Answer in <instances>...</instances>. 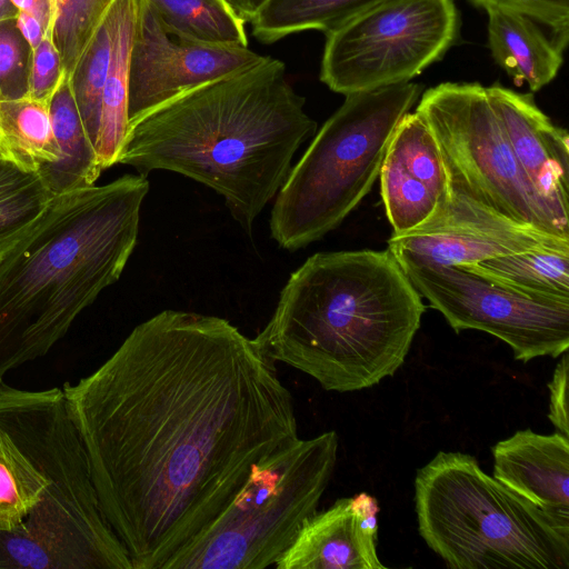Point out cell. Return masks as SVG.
Instances as JSON below:
<instances>
[{"label": "cell", "instance_id": "14", "mask_svg": "<svg viewBox=\"0 0 569 569\" xmlns=\"http://www.w3.org/2000/svg\"><path fill=\"white\" fill-rule=\"evenodd\" d=\"M379 179L392 234L421 226L447 199L449 177L438 141L416 111L397 126Z\"/></svg>", "mask_w": 569, "mask_h": 569}, {"label": "cell", "instance_id": "20", "mask_svg": "<svg viewBox=\"0 0 569 569\" xmlns=\"http://www.w3.org/2000/svg\"><path fill=\"white\" fill-rule=\"evenodd\" d=\"M49 112L59 158L38 171L46 187L57 196L93 186L103 170L80 117L71 77L66 72L50 99Z\"/></svg>", "mask_w": 569, "mask_h": 569}, {"label": "cell", "instance_id": "23", "mask_svg": "<svg viewBox=\"0 0 569 569\" xmlns=\"http://www.w3.org/2000/svg\"><path fill=\"white\" fill-rule=\"evenodd\" d=\"M520 292L569 299V249H541L457 266Z\"/></svg>", "mask_w": 569, "mask_h": 569}, {"label": "cell", "instance_id": "36", "mask_svg": "<svg viewBox=\"0 0 569 569\" xmlns=\"http://www.w3.org/2000/svg\"><path fill=\"white\" fill-rule=\"evenodd\" d=\"M3 254H0V258L2 257Z\"/></svg>", "mask_w": 569, "mask_h": 569}, {"label": "cell", "instance_id": "34", "mask_svg": "<svg viewBox=\"0 0 569 569\" xmlns=\"http://www.w3.org/2000/svg\"><path fill=\"white\" fill-rule=\"evenodd\" d=\"M238 14L249 22L264 0H228Z\"/></svg>", "mask_w": 569, "mask_h": 569}, {"label": "cell", "instance_id": "17", "mask_svg": "<svg viewBox=\"0 0 569 569\" xmlns=\"http://www.w3.org/2000/svg\"><path fill=\"white\" fill-rule=\"evenodd\" d=\"M492 477L552 513L569 517V438L519 430L492 448Z\"/></svg>", "mask_w": 569, "mask_h": 569}, {"label": "cell", "instance_id": "21", "mask_svg": "<svg viewBox=\"0 0 569 569\" xmlns=\"http://www.w3.org/2000/svg\"><path fill=\"white\" fill-rule=\"evenodd\" d=\"M385 0H264L252 19L253 36L272 43L289 34H328Z\"/></svg>", "mask_w": 569, "mask_h": 569}, {"label": "cell", "instance_id": "8", "mask_svg": "<svg viewBox=\"0 0 569 569\" xmlns=\"http://www.w3.org/2000/svg\"><path fill=\"white\" fill-rule=\"evenodd\" d=\"M338 448V435L330 430L297 438L253 463L227 507L166 569L274 567L317 512Z\"/></svg>", "mask_w": 569, "mask_h": 569}, {"label": "cell", "instance_id": "28", "mask_svg": "<svg viewBox=\"0 0 569 569\" xmlns=\"http://www.w3.org/2000/svg\"><path fill=\"white\" fill-rule=\"evenodd\" d=\"M31 51L14 20L0 22V99L27 96Z\"/></svg>", "mask_w": 569, "mask_h": 569}, {"label": "cell", "instance_id": "11", "mask_svg": "<svg viewBox=\"0 0 569 569\" xmlns=\"http://www.w3.org/2000/svg\"><path fill=\"white\" fill-rule=\"evenodd\" d=\"M400 267L456 332H487L506 342L522 362L567 352L569 299L527 295L461 267Z\"/></svg>", "mask_w": 569, "mask_h": 569}, {"label": "cell", "instance_id": "29", "mask_svg": "<svg viewBox=\"0 0 569 569\" xmlns=\"http://www.w3.org/2000/svg\"><path fill=\"white\" fill-rule=\"evenodd\" d=\"M483 10L506 9L522 13L547 28L565 50L569 36V0H471Z\"/></svg>", "mask_w": 569, "mask_h": 569}, {"label": "cell", "instance_id": "1", "mask_svg": "<svg viewBox=\"0 0 569 569\" xmlns=\"http://www.w3.org/2000/svg\"><path fill=\"white\" fill-rule=\"evenodd\" d=\"M62 390L132 569H166L253 463L299 438L276 362L216 316L163 310Z\"/></svg>", "mask_w": 569, "mask_h": 569}, {"label": "cell", "instance_id": "7", "mask_svg": "<svg viewBox=\"0 0 569 569\" xmlns=\"http://www.w3.org/2000/svg\"><path fill=\"white\" fill-rule=\"evenodd\" d=\"M423 86L403 82L346 94L276 196L271 238L295 251L336 229L379 178L391 137Z\"/></svg>", "mask_w": 569, "mask_h": 569}, {"label": "cell", "instance_id": "10", "mask_svg": "<svg viewBox=\"0 0 569 569\" xmlns=\"http://www.w3.org/2000/svg\"><path fill=\"white\" fill-rule=\"evenodd\" d=\"M455 0H385L326 34L320 80L343 96L409 82L459 37Z\"/></svg>", "mask_w": 569, "mask_h": 569}, {"label": "cell", "instance_id": "30", "mask_svg": "<svg viewBox=\"0 0 569 569\" xmlns=\"http://www.w3.org/2000/svg\"><path fill=\"white\" fill-rule=\"evenodd\" d=\"M52 34L53 29H48L40 44L31 52L28 76L27 96L47 103L50 102L64 72Z\"/></svg>", "mask_w": 569, "mask_h": 569}, {"label": "cell", "instance_id": "19", "mask_svg": "<svg viewBox=\"0 0 569 569\" xmlns=\"http://www.w3.org/2000/svg\"><path fill=\"white\" fill-rule=\"evenodd\" d=\"M138 10L139 0H112L106 12L110 30V59L94 143L102 170L117 164L128 132L129 63Z\"/></svg>", "mask_w": 569, "mask_h": 569}, {"label": "cell", "instance_id": "24", "mask_svg": "<svg viewBox=\"0 0 569 569\" xmlns=\"http://www.w3.org/2000/svg\"><path fill=\"white\" fill-rule=\"evenodd\" d=\"M164 26L211 44L248 47L246 21L228 0H147Z\"/></svg>", "mask_w": 569, "mask_h": 569}, {"label": "cell", "instance_id": "5", "mask_svg": "<svg viewBox=\"0 0 569 569\" xmlns=\"http://www.w3.org/2000/svg\"><path fill=\"white\" fill-rule=\"evenodd\" d=\"M147 176L53 196L0 258V382L46 356L121 276L138 239Z\"/></svg>", "mask_w": 569, "mask_h": 569}, {"label": "cell", "instance_id": "26", "mask_svg": "<svg viewBox=\"0 0 569 569\" xmlns=\"http://www.w3.org/2000/svg\"><path fill=\"white\" fill-rule=\"evenodd\" d=\"M109 59L110 30L104 13L71 76L76 103L86 131L93 146L99 130L101 99L108 73Z\"/></svg>", "mask_w": 569, "mask_h": 569}, {"label": "cell", "instance_id": "27", "mask_svg": "<svg viewBox=\"0 0 569 569\" xmlns=\"http://www.w3.org/2000/svg\"><path fill=\"white\" fill-rule=\"evenodd\" d=\"M112 0H56L53 41L63 70L72 76L78 60Z\"/></svg>", "mask_w": 569, "mask_h": 569}, {"label": "cell", "instance_id": "32", "mask_svg": "<svg viewBox=\"0 0 569 569\" xmlns=\"http://www.w3.org/2000/svg\"><path fill=\"white\" fill-rule=\"evenodd\" d=\"M12 4L21 11H26L36 17L46 31L53 29L57 17L56 0H10Z\"/></svg>", "mask_w": 569, "mask_h": 569}, {"label": "cell", "instance_id": "25", "mask_svg": "<svg viewBox=\"0 0 569 569\" xmlns=\"http://www.w3.org/2000/svg\"><path fill=\"white\" fill-rule=\"evenodd\" d=\"M52 197L38 172L0 159V254L31 229Z\"/></svg>", "mask_w": 569, "mask_h": 569}, {"label": "cell", "instance_id": "31", "mask_svg": "<svg viewBox=\"0 0 569 569\" xmlns=\"http://www.w3.org/2000/svg\"><path fill=\"white\" fill-rule=\"evenodd\" d=\"M552 378L548 383L549 388V412L548 418L555 428L569 438L568 421V377H569V358L567 352L561 355Z\"/></svg>", "mask_w": 569, "mask_h": 569}, {"label": "cell", "instance_id": "3", "mask_svg": "<svg viewBox=\"0 0 569 569\" xmlns=\"http://www.w3.org/2000/svg\"><path fill=\"white\" fill-rule=\"evenodd\" d=\"M0 569H132L62 388L0 382Z\"/></svg>", "mask_w": 569, "mask_h": 569}, {"label": "cell", "instance_id": "22", "mask_svg": "<svg viewBox=\"0 0 569 569\" xmlns=\"http://www.w3.org/2000/svg\"><path fill=\"white\" fill-rule=\"evenodd\" d=\"M58 158L49 103L29 96L0 99V159L38 172Z\"/></svg>", "mask_w": 569, "mask_h": 569}, {"label": "cell", "instance_id": "6", "mask_svg": "<svg viewBox=\"0 0 569 569\" xmlns=\"http://www.w3.org/2000/svg\"><path fill=\"white\" fill-rule=\"evenodd\" d=\"M418 530L452 569H569V517L547 511L486 473L477 459L438 452L415 478Z\"/></svg>", "mask_w": 569, "mask_h": 569}, {"label": "cell", "instance_id": "35", "mask_svg": "<svg viewBox=\"0 0 569 569\" xmlns=\"http://www.w3.org/2000/svg\"><path fill=\"white\" fill-rule=\"evenodd\" d=\"M18 9L10 0H0V22L7 20H14Z\"/></svg>", "mask_w": 569, "mask_h": 569}, {"label": "cell", "instance_id": "13", "mask_svg": "<svg viewBox=\"0 0 569 569\" xmlns=\"http://www.w3.org/2000/svg\"><path fill=\"white\" fill-rule=\"evenodd\" d=\"M262 58L248 47L204 43L176 33L147 0H139L129 63V126L176 97Z\"/></svg>", "mask_w": 569, "mask_h": 569}, {"label": "cell", "instance_id": "12", "mask_svg": "<svg viewBox=\"0 0 569 569\" xmlns=\"http://www.w3.org/2000/svg\"><path fill=\"white\" fill-rule=\"evenodd\" d=\"M541 249H569V239L517 222L449 186L421 226L388 240L398 263L457 267Z\"/></svg>", "mask_w": 569, "mask_h": 569}, {"label": "cell", "instance_id": "18", "mask_svg": "<svg viewBox=\"0 0 569 569\" xmlns=\"http://www.w3.org/2000/svg\"><path fill=\"white\" fill-rule=\"evenodd\" d=\"M488 47L515 83L536 92L549 84L563 62V50L533 19L506 9H488Z\"/></svg>", "mask_w": 569, "mask_h": 569}, {"label": "cell", "instance_id": "2", "mask_svg": "<svg viewBox=\"0 0 569 569\" xmlns=\"http://www.w3.org/2000/svg\"><path fill=\"white\" fill-rule=\"evenodd\" d=\"M306 100L270 56L189 90L132 122L118 163L172 171L223 197L248 236L284 183L295 153L317 132Z\"/></svg>", "mask_w": 569, "mask_h": 569}, {"label": "cell", "instance_id": "16", "mask_svg": "<svg viewBox=\"0 0 569 569\" xmlns=\"http://www.w3.org/2000/svg\"><path fill=\"white\" fill-rule=\"evenodd\" d=\"M378 502L361 492L338 499L302 526L277 569H385L377 555Z\"/></svg>", "mask_w": 569, "mask_h": 569}, {"label": "cell", "instance_id": "33", "mask_svg": "<svg viewBox=\"0 0 569 569\" xmlns=\"http://www.w3.org/2000/svg\"><path fill=\"white\" fill-rule=\"evenodd\" d=\"M14 21L17 29L28 43L30 51H34L44 36V27L36 17L21 10H18Z\"/></svg>", "mask_w": 569, "mask_h": 569}, {"label": "cell", "instance_id": "15", "mask_svg": "<svg viewBox=\"0 0 569 569\" xmlns=\"http://www.w3.org/2000/svg\"><path fill=\"white\" fill-rule=\"evenodd\" d=\"M487 90L526 179L569 231L568 132L539 109L532 93L499 82Z\"/></svg>", "mask_w": 569, "mask_h": 569}, {"label": "cell", "instance_id": "4", "mask_svg": "<svg viewBox=\"0 0 569 569\" xmlns=\"http://www.w3.org/2000/svg\"><path fill=\"white\" fill-rule=\"evenodd\" d=\"M421 298L388 249L318 252L291 273L256 340L325 390L358 391L403 365Z\"/></svg>", "mask_w": 569, "mask_h": 569}, {"label": "cell", "instance_id": "9", "mask_svg": "<svg viewBox=\"0 0 569 569\" xmlns=\"http://www.w3.org/2000/svg\"><path fill=\"white\" fill-rule=\"evenodd\" d=\"M416 112L438 141L450 187L511 220L569 239L520 169L487 86L442 82L422 92Z\"/></svg>", "mask_w": 569, "mask_h": 569}]
</instances>
